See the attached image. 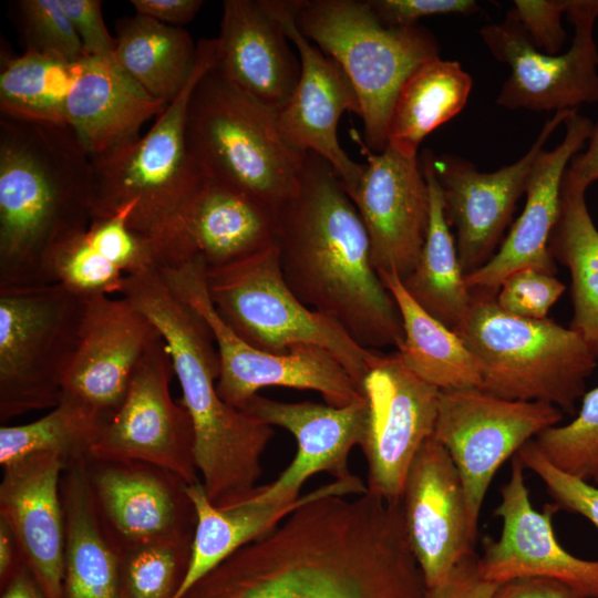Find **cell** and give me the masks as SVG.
<instances>
[{"mask_svg": "<svg viewBox=\"0 0 598 598\" xmlns=\"http://www.w3.org/2000/svg\"><path fill=\"white\" fill-rule=\"evenodd\" d=\"M400 502L322 496L243 546L179 598H426Z\"/></svg>", "mask_w": 598, "mask_h": 598, "instance_id": "cell-1", "label": "cell"}, {"mask_svg": "<svg viewBox=\"0 0 598 598\" xmlns=\"http://www.w3.org/2000/svg\"><path fill=\"white\" fill-rule=\"evenodd\" d=\"M276 244L301 302L364 348H401L402 319L373 266L365 226L334 168L313 152L306 153L297 193L277 210Z\"/></svg>", "mask_w": 598, "mask_h": 598, "instance_id": "cell-2", "label": "cell"}, {"mask_svg": "<svg viewBox=\"0 0 598 598\" xmlns=\"http://www.w3.org/2000/svg\"><path fill=\"white\" fill-rule=\"evenodd\" d=\"M91 162L69 125L0 118V287L49 283L51 252L92 221Z\"/></svg>", "mask_w": 598, "mask_h": 598, "instance_id": "cell-3", "label": "cell"}, {"mask_svg": "<svg viewBox=\"0 0 598 598\" xmlns=\"http://www.w3.org/2000/svg\"><path fill=\"white\" fill-rule=\"evenodd\" d=\"M121 296L151 319L168 346L182 404L194 425L195 461L208 499L217 508L243 501L257 487L272 426L221 400L212 330L157 267L126 276Z\"/></svg>", "mask_w": 598, "mask_h": 598, "instance_id": "cell-4", "label": "cell"}, {"mask_svg": "<svg viewBox=\"0 0 598 598\" xmlns=\"http://www.w3.org/2000/svg\"><path fill=\"white\" fill-rule=\"evenodd\" d=\"M190 81L147 133L102 157L92 158V219L133 203L130 227L153 251L157 268L198 256L189 240L187 217L204 174L185 138L188 103L198 81L215 66L217 40L197 42Z\"/></svg>", "mask_w": 598, "mask_h": 598, "instance_id": "cell-5", "label": "cell"}, {"mask_svg": "<svg viewBox=\"0 0 598 598\" xmlns=\"http://www.w3.org/2000/svg\"><path fill=\"white\" fill-rule=\"evenodd\" d=\"M187 150L202 173L278 210L299 188L307 152L281 134L278 111L215 66L196 84L186 114Z\"/></svg>", "mask_w": 598, "mask_h": 598, "instance_id": "cell-6", "label": "cell"}, {"mask_svg": "<svg viewBox=\"0 0 598 598\" xmlns=\"http://www.w3.org/2000/svg\"><path fill=\"white\" fill-rule=\"evenodd\" d=\"M471 292L470 311L455 332L480 364L481 389L574 414L598 362L587 342L548 318L525 319L503 311L496 292Z\"/></svg>", "mask_w": 598, "mask_h": 598, "instance_id": "cell-7", "label": "cell"}, {"mask_svg": "<svg viewBox=\"0 0 598 598\" xmlns=\"http://www.w3.org/2000/svg\"><path fill=\"white\" fill-rule=\"evenodd\" d=\"M300 32L332 58L351 81L360 104L364 145L386 147L398 94L423 63L440 56L434 34L422 25L390 28L368 0H297Z\"/></svg>", "mask_w": 598, "mask_h": 598, "instance_id": "cell-8", "label": "cell"}, {"mask_svg": "<svg viewBox=\"0 0 598 598\" xmlns=\"http://www.w3.org/2000/svg\"><path fill=\"white\" fill-rule=\"evenodd\" d=\"M206 286L220 318L245 342L276 354L302 346L328 350L362 391L381 352L364 348L337 321L298 299L285 280L276 243L236 262L206 268Z\"/></svg>", "mask_w": 598, "mask_h": 598, "instance_id": "cell-9", "label": "cell"}, {"mask_svg": "<svg viewBox=\"0 0 598 598\" xmlns=\"http://www.w3.org/2000/svg\"><path fill=\"white\" fill-rule=\"evenodd\" d=\"M86 298L55 282L0 287V422L53 409L76 351Z\"/></svg>", "mask_w": 598, "mask_h": 598, "instance_id": "cell-10", "label": "cell"}, {"mask_svg": "<svg viewBox=\"0 0 598 598\" xmlns=\"http://www.w3.org/2000/svg\"><path fill=\"white\" fill-rule=\"evenodd\" d=\"M206 268L198 255L178 266L158 269L171 289L190 305L212 330L219 357L216 386L223 401L241 409L267 386L317 391L333 406H344L364 396L328 350L302 346L276 354L254 348L239 338L224 322L209 298Z\"/></svg>", "mask_w": 598, "mask_h": 598, "instance_id": "cell-11", "label": "cell"}, {"mask_svg": "<svg viewBox=\"0 0 598 598\" xmlns=\"http://www.w3.org/2000/svg\"><path fill=\"white\" fill-rule=\"evenodd\" d=\"M561 419L557 406L544 402L503 399L477 388L441 390L432 436L447 451L461 476L473 545L498 468Z\"/></svg>", "mask_w": 598, "mask_h": 598, "instance_id": "cell-12", "label": "cell"}, {"mask_svg": "<svg viewBox=\"0 0 598 598\" xmlns=\"http://www.w3.org/2000/svg\"><path fill=\"white\" fill-rule=\"evenodd\" d=\"M566 16L574 27V38L561 54L539 51L523 28L508 18L481 29L494 59L511 70L497 105L556 113L598 102V48L594 37L598 0H569Z\"/></svg>", "mask_w": 598, "mask_h": 598, "instance_id": "cell-13", "label": "cell"}, {"mask_svg": "<svg viewBox=\"0 0 598 598\" xmlns=\"http://www.w3.org/2000/svg\"><path fill=\"white\" fill-rule=\"evenodd\" d=\"M159 337L151 319L125 297L86 298L59 403L78 410L101 433L122 406L143 355Z\"/></svg>", "mask_w": 598, "mask_h": 598, "instance_id": "cell-14", "label": "cell"}, {"mask_svg": "<svg viewBox=\"0 0 598 598\" xmlns=\"http://www.w3.org/2000/svg\"><path fill=\"white\" fill-rule=\"evenodd\" d=\"M365 432L360 444L367 462V492L401 501L410 466L433 435L441 390L413 373L395 350L380 353L362 384Z\"/></svg>", "mask_w": 598, "mask_h": 598, "instance_id": "cell-15", "label": "cell"}, {"mask_svg": "<svg viewBox=\"0 0 598 598\" xmlns=\"http://www.w3.org/2000/svg\"><path fill=\"white\" fill-rule=\"evenodd\" d=\"M174 374L161 334L140 361L122 406L101 431L93 457L142 461L173 472L188 485L199 482L190 415L169 393Z\"/></svg>", "mask_w": 598, "mask_h": 598, "instance_id": "cell-16", "label": "cell"}, {"mask_svg": "<svg viewBox=\"0 0 598 598\" xmlns=\"http://www.w3.org/2000/svg\"><path fill=\"white\" fill-rule=\"evenodd\" d=\"M84 468L100 525L116 551L194 536L196 509L178 475L142 461L93 456Z\"/></svg>", "mask_w": 598, "mask_h": 598, "instance_id": "cell-17", "label": "cell"}, {"mask_svg": "<svg viewBox=\"0 0 598 598\" xmlns=\"http://www.w3.org/2000/svg\"><path fill=\"white\" fill-rule=\"evenodd\" d=\"M574 111L577 110L554 113L519 159L494 172H481L462 157L430 153L445 218L456 231V250L465 276L494 256L516 204L525 194L536 157Z\"/></svg>", "mask_w": 598, "mask_h": 598, "instance_id": "cell-18", "label": "cell"}, {"mask_svg": "<svg viewBox=\"0 0 598 598\" xmlns=\"http://www.w3.org/2000/svg\"><path fill=\"white\" fill-rule=\"evenodd\" d=\"M280 20L300 60L296 90L280 111L283 137L303 152L324 158L337 172L349 196L355 190L365 164L353 161L338 140V123L344 112L360 116L354 87L342 68L307 39L296 24L297 0H267Z\"/></svg>", "mask_w": 598, "mask_h": 598, "instance_id": "cell-19", "label": "cell"}, {"mask_svg": "<svg viewBox=\"0 0 598 598\" xmlns=\"http://www.w3.org/2000/svg\"><path fill=\"white\" fill-rule=\"evenodd\" d=\"M524 470L515 454L494 511L502 519L501 535L484 540L478 557L481 575L494 584L524 577L548 578L571 587L582 598H598V560L576 557L559 544L551 523L559 508L554 503L543 511L533 507Z\"/></svg>", "mask_w": 598, "mask_h": 598, "instance_id": "cell-20", "label": "cell"}, {"mask_svg": "<svg viewBox=\"0 0 598 598\" xmlns=\"http://www.w3.org/2000/svg\"><path fill=\"white\" fill-rule=\"evenodd\" d=\"M367 164L351 196L369 236L378 271L404 280L414 269L430 223V190L416 158L385 147L375 153L358 138Z\"/></svg>", "mask_w": 598, "mask_h": 598, "instance_id": "cell-21", "label": "cell"}, {"mask_svg": "<svg viewBox=\"0 0 598 598\" xmlns=\"http://www.w3.org/2000/svg\"><path fill=\"white\" fill-rule=\"evenodd\" d=\"M239 410L270 426L287 430L298 445L286 470L244 499L258 505H280L298 499L302 485L315 474L324 472L340 481L357 477L349 468L348 458L363 440L368 416L365 396L344 406H333L311 401L282 402L256 394Z\"/></svg>", "mask_w": 598, "mask_h": 598, "instance_id": "cell-22", "label": "cell"}, {"mask_svg": "<svg viewBox=\"0 0 598 598\" xmlns=\"http://www.w3.org/2000/svg\"><path fill=\"white\" fill-rule=\"evenodd\" d=\"M401 504L411 551L430 589L445 580L474 546L461 476L433 436L422 444L410 466Z\"/></svg>", "mask_w": 598, "mask_h": 598, "instance_id": "cell-23", "label": "cell"}, {"mask_svg": "<svg viewBox=\"0 0 598 598\" xmlns=\"http://www.w3.org/2000/svg\"><path fill=\"white\" fill-rule=\"evenodd\" d=\"M564 124L563 141L550 151L544 148L536 157L524 209L499 249L484 266L465 276L470 290L497 292L509 275L527 268L555 275L549 238L559 214L563 179L571 158L588 142L594 128L592 121L577 111Z\"/></svg>", "mask_w": 598, "mask_h": 598, "instance_id": "cell-24", "label": "cell"}, {"mask_svg": "<svg viewBox=\"0 0 598 598\" xmlns=\"http://www.w3.org/2000/svg\"><path fill=\"white\" fill-rule=\"evenodd\" d=\"M59 456L33 454L4 467L0 517L12 529L24 563L47 598H63L65 525Z\"/></svg>", "mask_w": 598, "mask_h": 598, "instance_id": "cell-25", "label": "cell"}, {"mask_svg": "<svg viewBox=\"0 0 598 598\" xmlns=\"http://www.w3.org/2000/svg\"><path fill=\"white\" fill-rule=\"evenodd\" d=\"M215 70L235 86L280 111L300 78V60L267 0L223 2Z\"/></svg>", "mask_w": 598, "mask_h": 598, "instance_id": "cell-26", "label": "cell"}, {"mask_svg": "<svg viewBox=\"0 0 598 598\" xmlns=\"http://www.w3.org/2000/svg\"><path fill=\"white\" fill-rule=\"evenodd\" d=\"M167 104L150 95L115 59L85 56L66 99L65 123L92 158L138 140L140 131Z\"/></svg>", "mask_w": 598, "mask_h": 598, "instance_id": "cell-27", "label": "cell"}, {"mask_svg": "<svg viewBox=\"0 0 598 598\" xmlns=\"http://www.w3.org/2000/svg\"><path fill=\"white\" fill-rule=\"evenodd\" d=\"M187 492L197 522L188 571L176 598L236 550L272 530L301 505L322 496L361 495L367 486L358 476L349 481L334 480L290 503L258 505L243 499L225 508L212 504L200 481L188 485Z\"/></svg>", "mask_w": 598, "mask_h": 598, "instance_id": "cell-28", "label": "cell"}, {"mask_svg": "<svg viewBox=\"0 0 598 598\" xmlns=\"http://www.w3.org/2000/svg\"><path fill=\"white\" fill-rule=\"evenodd\" d=\"M187 231L206 267H223L276 243L277 210L204 175L188 213Z\"/></svg>", "mask_w": 598, "mask_h": 598, "instance_id": "cell-29", "label": "cell"}, {"mask_svg": "<svg viewBox=\"0 0 598 598\" xmlns=\"http://www.w3.org/2000/svg\"><path fill=\"white\" fill-rule=\"evenodd\" d=\"M65 525L63 598H121L117 551L95 513L84 463L63 471Z\"/></svg>", "mask_w": 598, "mask_h": 598, "instance_id": "cell-30", "label": "cell"}, {"mask_svg": "<svg viewBox=\"0 0 598 598\" xmlns=\"http://www.w3.org/2000/svg\"><path fill=\"white\" fill-rule=\"evenodd\" d=\"M115 61L156 100L169 104L190 81L198 48L186 29L135 13L117 22Z\"/></svg>", "mask_w": 598, "mask_h": 598, "instance_id": "cell-31", "label": "cell"}, {"mask_svg": "<svg viewBox=\"0 0 598 598\" xmlns=\"http://www.w3.org/2000/svg\"><path fill=\"white\" fill-rule=\"evenodd\" d=\"M421 167L430 190V223L417 262L412 272L401 280L423 310L456 331L470 311L472 292L466 286L455 239L445 218L430 154H425Z\"/></svg>", "mask_w": 598, "mask_h": 598, "instance_id": "cell-32", "label": "cell"}, {"mask_svg": "<svg viewBox=\"0 0 598 598\" xmlns=\"http://www.w3.org/2000/svg\"><path fill=\"white\" fill-rule=\"evenodd\" d=\"M394 298L404 331L399 350L404 364L440 390L481 389L480 364L463 339L423 310L393 272L379 274Z\"/></svg>", "mask_w": 598, "mask_h": 598, "instance_id": "cell-33", "label": "cell"}, {"mask_svg": "<svg viewBox=\"0 0 598 598\" xmlns=\"http://www.w3.org/2000/svg\"><path fill=\"white\" fill-rule=\"evenodd\" d=\"M472 85L471 75L456 61L439 56L423 63L398 94L388 126L386 147L416 158L422 141L463 110Z\"/></svg>", "mask_w": 598, "mask_h": 598, "instance_id": "cell-34", "label": "cell"}, {"mask_svg": "<svg viewBox=\"0 0 598 598\" xmlns=\"http://www.w3.org/2000/svg\"><path fill=\"white\" fill-rule=\"evenodd\" d=\"M586 189L564 176L549 250L571 277L569 328L587 342L598 360V229L587 207Z\"/></svg>", "mask_w": 598, "mask_h": 598, "instance_id": "cell-35", "label": "cell"}, {"mask_svg": "<svg viewBox=\"0 0 598 598\" xmlns=\"http://www.w3.org/2000/svg\"><path fill=\"white\" fill-rule=\"evenodd\" d=\"M82 61L25 50L2 56L0 72L1 117L66 125V99L81 72Z\"/></svg>", "mask_w": 598, "mask_h": 598, "instance_id": "cell-36", "label": "cell"}, {"mask_svg": "<svg viewBox=\"0 0 598 598\" xmlns=\"http://www.w3.org/2000/svg\"><path fill=\"white\" fill-rule=\"evenodd\" d=\"M100 430L82 413L65 403L28 424L0 427V463L3 467L33 454L60 457L64 470L85 463Z\"/></svg>", "mask_w": 598, "mask_h": 598, "instance_id": "cell-37", "label": "cell"}, {"mask_svg": "<svg viewBox=\"0 0 598 598\" xmlns=\"http://www.w3.org/2000/svg\"><path fill=\"white\" fill-rule=\"evenodd\" d=\"M193 538L117 551L121 598H176L188 571Z\"/></svg>", "mask_w": 598, "mask_h": 598, "instance_id": "cell-38", "label": "cell"}, {"mask_svg": "<svg viewBox=\"0 0 598 598\" xmlns=\"http://www.w3.org/2000/svg\"><path fill=\"white\" fill-rule=\"evenodd\" d=\"M85 230L51 252L48 282L60 283L84 298L121 295L126 275L89 239Z\"/></svg>", "mask_w": 598, "mask_h": 598, "instance_id": "cell-39", "label": "cell"}, {"mask_svg": "<svg viewBox=\"0 0 598 598\" xmlns=\"http://www.w3.org/2000/svg\"><path fill=\"white\" fill-rule=\"evenodd\" d=\"M532 441L563 472L591 480L598 468V386L584 394L571 422L551 426Z\"/></svg>", "mask_w": 598, "mask_h": 598, "instance_id": "cell-40", "label": "cell"}, {"mask_svg": "<svg viewBox=\"0 0 598 598\" xmlns=\"http://www.w3.org/2000/svg\"><path fill=\"white\" fill-rule=\"evenodd\" d=\"M25 50L78 62L86 55L72 22L59 0L18 1Z\"/></svg>", "mask_w": 598, "mask_h": 598, "instance_id": "cell-41", "label": "cell"}, {"mask_svg": "<svg viewBox=\"0 0 598 598\" xmlns=\"http://www.w3.org/2000/svg\"><path fill=\"white\" fill-rule=\"evenodd\" d=\"M517 456L525 468L534 472L559 509L579 514L598 529V487L553 465L534 445L526 443Z\"/></svg>", "mask_w": 598, "mask_h": 598, "instance_id": "cell-42", "label": "cell"}, {"mask_svg": "<svg viewBox=\"0 0 598 598\" xmlns=\"http://www.w3.org/2000/svg\"><path fill=\"white\" fill-rule=\"evenodd\" d=\"M564 291L565 285L555 275L527 268L509 275L497 290L495 300L512 316L545 319Z\"/></svg>", "mask_w": 598, "mask_h": 598, "instance_id": "cell-43", "label": "cell"}, {"mask_svg": "<svg viewBox=\"0 0 598 598\" xmlns=\"http://www.w3.org/2000/svg\"><path fill=\"white\" fill-rule=\"evenodd\" d=\"M568 7L569 0H515L506 18L518 23L539 51L558 54L566 40L561 16Z\"/></svg>", "mask_w": 598, "mask_h": 598, "instance_id": "cell-44", "label": "cell"}, {"mask_svg": "<svg viewBox=\"0 0 598 598\" xmlns=\"http://www.w3.org/2000/svg\"><path fill=\"white\" fill-rule=\"evenodd\" d=\"M378 19L390 28H408L426 17L473 14L480 10L474 0H368Z\"/></svg>", "mask_w": 598, "mask_h": 598, "instance_id": "cell-45", "label": "cell"}, {"mask_svg": "<svg viewBox=\"0 0 598 598\" xmlns=\"http://www.w3.org/2000/svg\"><path fill=\"white\" fill-rule=\"evenodd\" d=\"M76 31L85 55L115 59V38L104 22L100 0H59Z\"/></svg>", "mask_w": 598, "mask_h": 598, "instance_id": "cell-46", "label": "cell"}, {"mask_svg": "<svg viewBox=\"0 0 598 598\" xmlns=\"http://www.w3.org/2000/svg\"><path fill=\"white\" fill-rule=\"evenodd\" d=\"M496 585L481 575L478 556L471 551L445 580L427 589L426 598H489Z\"/></svg>", "mask_w": 598, "mask_h": 598, "instance_id": "cell-47", "label": "cell"}, {"mask_svg": "<svg viewBox=\"0 0 598 598\" xmlns=\"http://www.w3.org/2000/svg\"><path fill=\"white\" fill-rule=\"evenodd\" d=\"M489 598H582L571 587L548 578L524 577L497 584Z\"/></svg>", "mask_w": 598, "mask_h": 598, "instance_id": "cell-48", "label": "cell"}, {"mask_svg": "<svg viewBox=\"0 0 598 598\" xmlns=\"http://www.w3.org/2000/svg\"><path fill=\"white\" fill-rule=\"evenodd\" d=\"M135 13L172 27L183 28L204 4L202 0H132Z\"/></svg>", "mask_w": 598, "mask_h": 598, "instance_id": "cell-49", "label": "cell"}, {"mask_svg": "<svg viewBox=\"0 0 598 598\" xmlns=\"http://www.w3.org/2000/svg\"><path fill=\"white\" fill-rule=\"evenodd\" d=\"M565 178L585 188L598 181V122L594 123L586 150L571 158Z\"/></svg>", "mask_w": 598, "mask_h": 598, "instance_id": "cell-50", "label": "cell"}, {"mask_svg": "<svg viewBox=\"0 0 598 598\" xmlns=\"http://www.w3.org/2000/svg\"><path fill=\"white\" fill-rule=\"evenodd\" d=\"M25 565L14 534L0 517V588Z\"/></svg>", "mask_w": 598, "mask_h": 598, "instance_id": "cell-51", "label": "cell"}, {"mask_svg": "<svg viewBox=\"0 0 598 598\" xmlns=\"http://www.w3.org/2000/svg\"><path fill=\"white\" fill-rule=\"evenodd\" d=\"M0 598H47L27 565L0 588Z\"/></svg>", "mask_w": 598, "mask_h": 598, "instance_id": "cell-52", "label": "cell"}, {"mask_svg": "<svg viewBox=\"0 0 598 598\" xmlns=\"http://www.w3.org/2000/svg\"><path fill=\"white\" fill-rule=\"evenodd\" d=\"M591 480H594V482H595L596 484H598V468H597V471L595 472V474H594V476H592Z\"/></svg>", "mask_w": 598, "mask_h": 598, "instance_id": "cell-53", "label": "cell"}]
</instances>
